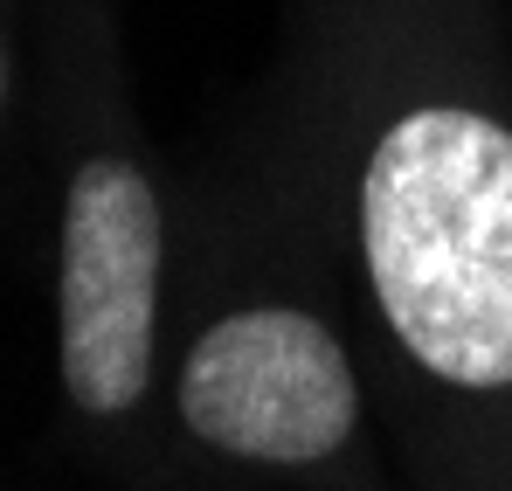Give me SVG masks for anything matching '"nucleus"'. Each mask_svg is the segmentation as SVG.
<instances>
[{
  "label": "nucleus",
  "instance_id": "1",
  "mask_svg": "<svg viewBox=\"0 0 512 491\" xmlns=\"http://www.w3.org/2000/svg\"><path fill=\"white\" fill-rule=\"evenodd\" d=\"M236 132L353 305L402 491H512V0H284Z\"/></svg>",
  "mask_w": 512,
  "mask_h": 491
},
{
  "label": "nucleus",
  "instance_id": "2",
  "mask_svg": "<svg viewBox=\"0 0 512 491\" xmlns=\"http://www.w3.org/2000/svg\"><path fill=\"white\" fill-rule=\"evenodd\" d=\"M160 402L208 491H402L353 305L243 132L173 194Z\"/></svg>",
  "mask_w": 512,
  "mask_h": 491
},
{
  "label": "nucleus",
  "instance_id": "3",
  "mask_svg": "<svg viewBox=\"0 0 512 491\" xmlns=\"http://www.w3.org/2000/svg\"><path fill=\"white\" fill-rule=\"evenodd\" d=\"M35 125L49 153V284L63 422L111 491H208L160 402L173 187L153 166L118 0H35Z\"/></svg>",
  "mask_w": 512,
  "mask_h": 491
},
{
  "label": "nucleus",
  "instance_id": "4",
  "mask_svg": "<svg viewBox=\"0 0 512 491\" xmlns=\"http://www.w3.org/2000/svg\"><path fill=\"white\" fill-rule=\"evenodd\" d=\"M35 49V0H0V146L21 104V63Z\"/></svg>",
  "mask_w": 512,
  "mask_h": 491
}]
</instances>
